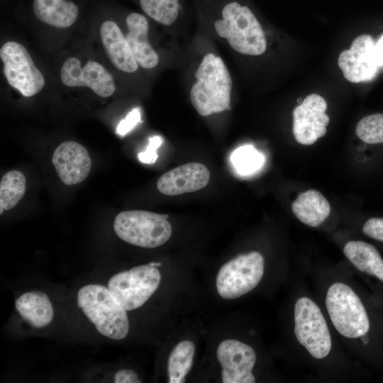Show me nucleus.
Masks as SVG:
<instances>
[{
    "label": "nucleus",
    "mask_w": 383,
    "mask_h": 383,
    "mask_svg": "<svg viewBox=\"0 0 383 383\" xmlns=\"http://www.w3.org/2000/svg\"><path fill=\"white\" fill-rule=\"evenodd\" d=\"M190 99L200 116L231 110L232 80L223 60L212 53L206 55L195 73Z\"/></svg>",
    "instance_id": "1"
},
{
    "label": "nucleus",
    "mask_w": 383,
    "mask_h": 383,
    "mask_svg": "<svg viewBox=\"0 0 383 383\" xmlns=\"http://www.w3.org/2000/svg\"><path fill=\"white\" fill-rule=\"evenodd\" d=\"M77 305L102 335L113 340L127 335L126 311L109 289L99 284L84 286L78 292Z\"/></svg>",
    "instance_id": "2"
},
{
    "label": "nucleus",
    "mask_w": 383,
    "mask_h": 383,
    "mask_svg": "<svg viewBox=\"0 0 383 383\" xmlns=\"http://www.w3.org/2000/svg\"><path fill=\"white\" fill-rule=\"evenodd\" d=\"M221 14V18L214 22L215 30L233 50L248 55H260L265 51L263 30L248 6L231 1L223 7Z\"/></svg>",
    "instance_id": "3"
},
{
    "label": "nucleus",
    "mask_w": 383,
    "mask_h": 383,
    "mask_svg": "<svg viewBox=\"0 0 383 383\" xmlns=\"http://www.w3.org/2000/svg\"><path fill=\"white\" fill-rule=\"evenodd\" d=\"M168 215L143 210L119 213L113 223L117 236L123 241L141 248H154L171 237L172 226Z\"/></svg>",
    "instance_id": "4"
},
{
    "label": "nucleus",
    "mask_w": 383,
    "mask_h": 383,
    "mask_svg": "<svg viewBox=\"0 0 383 383\" xmlns=\"http://www.w3.org/2000/svg\"><path fill=\"white\" fill-rule=\"evenodd\" d=\"M326 306L333 325L343 336L357 338L369 331L366 310L348 285L341 282L333 284L327 292Z\"/></svg>",
    "instance_id": "5"
},
{
    "label": "nucleus",
    "mask_w": 383,
    "mask_h": 383,
    "mask_svg": "<svg viewBox=\"0 0 383 383\" xmlns=\"http://www.w3.org/2000/svg\"><path fill=\"white\" fill-rule=\"evenodd\" d=\"M265 260L258 252L240 255L223 265L216 277L218 294L225 299H237L253 289L264 274Z\"/></svg>",
    "instance_id": "6"
},
{
    "label": "nucleus",
    "mask_w": 383,
    "mask_h": 383,
    "mask_svg": "<svg viewBox=\"0 0 383 383\" xmlns=\"http://www.w3.org/2000/svg\"><path fill=\"white\" fill-rule=\"evenodd\" d=\"M161 275L156 267L140 265L114 274L108 289L126 311L142 306L158 288Z\"/></svg>",
    "instance_id": "7"
},
{
    "label": "nucleus",
    "mask_w": 383,
    "mask_h": 383,
    "mask_svg": "<svg viewBox=\"0 0 383 383\" xmlns=\"http://www.w3.org/2000/svg\"><path fill=\"white\" fill-rule=\"evenodd\" d=\"M294 333L298 342L316 358L326 357L332 343L328 327L317 304L308 297L299 299L294 306Z\"/></svg>",
    "instance_id": "8"
},
{
    "label": "nucleus",
    "mask_w": 383,
    "mask_h": 383,
    "mask_svg": "<svg viewBox=\"0 0 383 383\" xmlns=\"http://www.w3.org/2000/svg\"><path fill=\"white\" fill-rule=\"evenodd\" d=\"M0 57L8 83L22 95L32 96L43 89V76L24 46L17 42H7L0 49Z\"/></svg>",
    "instance_id": "9"
},
{
    "label": "nucleus",
    "mask_w": 383,
    "mask_h": 383,
    "mask_svg": "<svg viewBox=\"0 0 383 383\" xmlns=\"http://www.w3.org/2000/svg\"><path fill=\"white\" fill-rule=\"evenodd\" d=\"M327 103L320 95L311 94L293 111V133L302 145L313 144L327 132L329 116L326 113Z\"/></svg>",
    "instance_id": "10"
},
{
    "label": "nucleus",
    "mask_w": 383,
    "mask_h": 383,
    "mask_svg": "<svg viewBox=\"0 0 383 383\" xmlns=\"http://www.w3.org/2000/svg\"><path fill=\"white\" fill-rule=\"evenodd\" d=\"M373 38L363 34L355 38L348 50H343L338 57V66L344 77L353 83L372 79L379 67L374 50Z\"/></svg>",
    "instance_id": "11"
},
{
    "label": "nucleus",
    "mask_w": 383,
    "mask_h": 383,
    "mask_svg": "<svg viewBox=\"0 0 383 383\" xmlns=\"http://www.w3.org/2000/svg\"><path fill=\"white\" fill-rule=\"evenodd\" d=\"M216 354L223 383L255 382L252 370L256 354L250 345L237 340H225L218 346Z\"/></svg>",
    "instance_id": "12"
},
{
    "label": "nucleus",
    "mask_w": 383,
    "mask_h": 383,
    "mask_svg": "<svg viewBox=\"0 0 383 383\" xmlns=\"http://www.w3.org/2000/svg\"><path fill=\"white\" fill-rule=\"evenodd\" d=\"M60 79L67 87H88L101 97H109L116 90L111 74L95 61L89 60L82 67L77 58H68L61 67Z\"/></svg>",
    "instance_id": "13"
},
{
    "label": "nucleus",
    "mask_w": 383,
    "mask_h": 383,
    "mask_svg": "<svg viewBox=\"0 0 383 383\" xmlns=\"http://www.w3.org/2000/svg\"><path fill=\"white\" fill-rule=\"evenodd\" d=\"M52 162L61 181L71 186L89 175L91 160L87 149L74 141H65L54 151Z\"/></svg>",
    "instance_id": "14"
},
{
    "label": "nucleus",
    "mask_w": 383,
    "mask_h": 383,
    "mask_svg": "<svg viewBox=\"0 0 383 383\" xmlns=\"http://www.w3.org/2000/svg\"><path fill=\"white\" fill-rule=\"evenodd\" d=\"M209 179V170L204 165L189 162L160 176L157 182V188L165 195L177 196L204 188Z\"/></svg>",
    "instance_id": "15"
},
{
    "label": "nucleus",
    "mask_w": 383,
    "mask_h": 383,
    "mask_svg": "<svg viewBox=\"0 0 383 383\" xmlns=\"http://www.w3.org/2000/svg\"><path fill=\"white\" fill-rule=\"evenodd\" d=\"M100 35L110 61L118 70L128 73L138 70V64L116 23L104 21L100 28Z\"/></svg>",
    "instance_id": "16"
},
{
    "label": "nucleus",
    "mask_w": 383,
    "mask_h": 383,
    "mask_svg": "<svg viewBox=\"0 0 383 383\" xmlns=\"http://www.w3.org/2000/svg\"><path fill=\"white\" fill-rule=\"evenodd\" d=\"M126 25L128 32L126 38L138 65L145 69L156 67L159 57L148 40L149 24L147 18L141 13H131L126 18Z\"/></svg>",
    "instance_id": "17"
},
{
    "label": "nucleus",
    "mask_w": 383,
    "mask_h": 383,
    "mask_svg": "<svg viewBox=\"0 0 383 383\" xmlns=\"http://www.w3.org/2000/svg\"><path fill=\"white\" fill-rule=\"evenodd\" d=\"M296 217L311 227L320 226L329 216L331 206L321 192L309 189L299 194L292 205Z\"/></svg>",
    "instance_id": "18"
},
{
    "label": "nucleus",
    "mask_w": 383,
    "mask_h": 383,
    "mask_svg": "<svg viewBox=\"0 0 383 383\" xmlns=\"http://www.w3.org/2000/svg\"><path fill=\"white\" fill-rule=\"evenodd\" d=\"M33 10L38 20L59 28L71 26L79 15L77 4L68 0H34Z\"/></svg>",
    "instance_id": "19"
},
{
    "label": "nucleus",
    "mask_w": 383,
    "mask_h": 383,
    "mask_svg": "<svg viewBox=\"0 0 383 383\" xmlns=\"http://www.w3.org/2000/svg\"><path fill=\"white\" fill-rule=\"evenodd\" d=\"M15 305L21 317L34 328L45 327L52 320V306L43 292L24 293L16 299Z\"/></svg>",
    "instance_id": "20"
},
{
    "label": "nucleus",
    "mask_w": 383,
    "mask_h": 383,
    "mask_svg": "<svg viewBox=\"0 0 383 383\" xmlns=\"http://www.w3.org/2000/svg\"><path fill=\"white\" fill-rule=\"evenodd\" d=\"M343 252L358 270L383 282V259L372 245L362 240L349 241Z\"/></svg>",
    "instance_id": "21"
},
{
    "label": "nucleus",
    "mask_w": 383,
    "mask_h": 383,
    "mask_svg": "<svg viewBox=\"0 0 383 383\" xmlns=\"http://www.w3.org/2000/svg\"><path fill=\"white\" fill-rule=\"evenodd\" d=\"M195 345L189 340L179 343L172 350L168 359L170 383H183L193 365Z\"/></svg>",
    "instance_id": "22"
},
{
    "label": "nucleus",
    "mask_w": 383,
    "mask_h": 383,
    "mask_svg": "<svg viewBox=\"0 0 383 383\" xmlns=\"http://www.w3.org/2000/svg\"><path fill=\"white\" fill-rule=\"evenodd\" d=\"M26 177L16 170L7 172L0 182V214L13 208L26 192Z\"/></svg>",
    "instance_id": "23"
},
{
    "label": "nucleus",
    "mask_w": 383,
    "mask_h": 383,
    "mask_svg": "<svg viewBox=\"0 0 383 383\" xmlns=\"http://www.w3.org/2000/svg\"><path fill=\"white\" fill-rule=\"evenodd\" d=\"M230 160L235 172L248 176L259 170L263 165L265 157L252 145H243L231 155Z\"/></svg>",
    "instance_id": "24"
},
{
    "label": "nucleus",
    "mask_w": 383,
    "mask_h": 383,
    "mask_svg": "<svg viewBox=\"0 0 383 383\" xmlns=\"http://www.w3.org/2000/svg\"><path fill=\"white\" fill-rule=\"evenodd\" d=\"M143 11L157 22L172 25L180 11L179 0H140Z\"/></svg>",
    "instance_id": "25"
},
{
    "label": "nucleus",
    "mask_w": 383,
    "mask_h": 383,
    "mask_svg": "<svg viewBox=\"0 0 383 383\" xmlns=\"http://www.w3.org/2000/svg\"><path fill=\"white\" fill-rule=\"evenodd\" d=\"M357 136L370 145L383 144V113H377L363 117L357 124Z\"/></svg>",
    "instance_id": "26"
},
{
    "label": "nucleus",
    "mask_w": 383,
    "mask_h": 383,
    "mask_svg": "<svg viewBox=\"0 0 383 383\" xmlns=\"http://www.w3.org/2000/svg\"><path fill=\"white\" fill-rule=\"evenodd\" d=\"M139 122H141L140 111L139 108H135L131 110L126 118L119 122L116 132L119 136L123 137L133 130Z\"/></svg>",
    "instance_id": "27"
},
{
    "label": "nucleus",
    "mask_w": 383,
    "mask_h": 383,
    "mask_svg": "<svg viewBox=\"0 0 383 383\" xmlns=\"http://www.w3.org/2000/svg\"><path fill=\"white\" fill-rule=\"evenodd\" d=\"M163 139L160 135L150 138L146 150L138 153V160L145 164L155 163L158 157L157 150L160 148Z\"/></svg>",
    "instance_id": "28"
},
{
    "label": "nucleus",
    "mask_w": 383,
    "mask_h": 383,
    "mask_svg": "<svg viewBox=\"0 0 383 383\" xmlns=\"http://www.w3.org/2000/svg\"><path fill=\"white\" fill-rule=\"evenodd\" d=\"M362 232L372 239L383 242V218H368L362 226Z\"/></svg>",
    "instance_id": "29"
},
{
    "label": "nucleus",
    "mask_w": 383,
    "mask_h": 383,
    "mask_svg": "<svg viewBox=\"0 0 383 383\" xmlns=\"http://www.w3.org/2000/svg\"><path fill=\"white\" fill-rule=\"evenodd\" d=\"M115 383H140L135 372L131 370H121L114 376Z\"/></svg>",
    "instance_id": "30"
},
{
    "label": "nucleus",
    "mask_w": 383,
    "mask_h": 383,
    "mask_svg": "<svg viewBox=\"0 0 383 383\" xmlns=\"http://www.w3.org/2000/svg\"><path fill=\"white\" fill-rule=\"evenodd\" d=\"M374 50L379 67L383 66V35L375 43Z\"/></svg>",
    "instance_id": "31"
},
{
    "label": "nucleus",
    "mask_w": 383,
    "mask_h": 383,
    "mask_svg": "<svg viewBox=\"0 0 383 383\" xmlns=\"http://www.w3.org/2000/svg\"><path fill=\"white\" fill-rule=\"evenodd\" d=\"M150 265L151 266H153V267H160L162 265V263L161 262H150L149 263Z\"/></svg>",
    "instance_id": "32"
}]
</instances>
